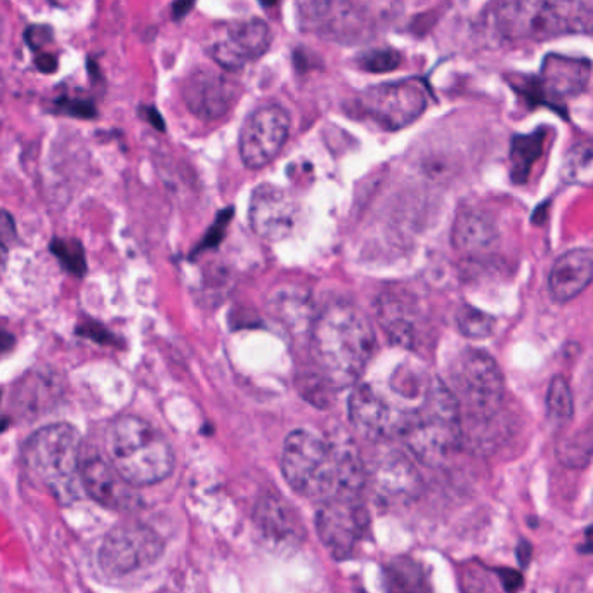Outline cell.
<instances>
[{
    "mask_svg": "<svg viewBox=\"0 0 593 593\" xmlns=\"http://www.w3.org/2000/svg\"><path fill=\"white\" fill-rule=\"evenodd\" d=\"M0 241L8 247L20 241L16 220H14L13 214L2 209V206H0Z\"/></svg>",
    "mask_w": 593,
    "mask_h": 593,
    "instance_id": "obj_33",
    "label": "cell"
},
{
    "mask_svg": "<svg viewBox=\"0 0 593 593\" xmlns=\"http://www.w3.org/2000/svg\"><path fill=\"white\" fill-rule=\"evenodd\" d=\"M452 241L462 254H481L499 241V229L490 215L478 211L460 212L453 224Z\"/></svg>",
    "mask_w": 593,
    "mask_h": 593,
    "instance_id": "obj_22",
    "label": "cell"
},
{
    "mask_svg": "<svg viewBox=\"0 0 593 593\" xmlns=\"http://www.w3.org/2000/svg\"><path fill=\"white\" fill-rule=\"evenodd\" d=\"M357 65L370 74H388L401 65V54L392 49H371L357 58Z\"/></svg>",
    "mask_w": 593,
    "mask_h": 593,
    "instance_id": "obj_29",
    "label": "cell"
},
{
    "mask_svg": "<svg viewBox=\"0 0 593 593\" xmlns=\"http://www.w3.org/2000/svg\"><path fill=\"white\" fill-rule=\"evenodd\" d=\"M290 134V116L285 108L267 104L247 118L240 133V156L247 168L257 171L275 162Z\"/></svg>",
    "mask_w": 593,
    "mask_h": 593,
    "instance_id": "obj_13",
    "label": "cell"
},
{
    "mask_svg": "<svg viewBox=\"0 0 593 593\" xmlns=\"http://www.w3.org/2000/svg\"><path fill=\"white\" fill-rule=\"evenodd\" d=\"M84 494L101 507L112 510H134L141 505L139 494L116 472L112 462L99 453H84L80 467Z\"/></svg>",
    "mask_w": 593,
    "mask_h": 593,
    "instance_id": "obj_14",
    "label": "cell"
},
{
    "mask_svg": "<svg viewBox=\"0 0 593 593\" xmlns=\"http://www.w3.org/2000/svg\"><path fill=\"white\" fill-rule=\"evenodd\" d=\"M49 250L68 275L75 276V278L86 276V250L80 241L75 238H52Z\"/></svg>",
    "mask_w": 593,
    "mask_h": 593,
    "instance_id": "obj_25",
    "label": "cell"
},
{
    "mask_svg": "<svg viewBox=\"0 0 593 593\" xmlns=\"http://www.w3.org/2000/svg\"><path fill=\"white\" fill-rule=\"evenodd\" d=\"M531 554H533V546L529 545L528 542H520L519 546H517V559H519L522 568H528Z\"/></svg>",
    "mask_w": 593,
    "mask_h": 593,
    "instance_id": "obj_36",
    "label": "cell"
},
{
    "mask_svg": "<svg viewBox=\"0 0 593 593\" xmlns=\"http://www.w3.org/2000/svg\"><path fill=\"white\" fill-rule=\"evenodd\" d=\"M370 0H296L299 22L319 34H348L366 17Z\"/></svg>",
    "mask_w": 593,
    "mask_h": 593,
    "instance_id": "obj_18",
    "label": "cell"
},
{
    "mask_svg": "<svg viewBox=\"0 0 593 593\" xmlns=\"http://www.w3.org/2000/svg\"><path fill=\"white\" fill-rule=\"evenodd\" d=\"M377 318L383 333L395 348L413 349L417 340V311L412 296L403 293H382L377 302Z\"/></svg>",
    "mask_w": 593,
    "mask_h": 593,
    "instance_id": "obj_21",
    "label": "cell"
},
{
    "mask_svg": "<svg viewBox=\"0 0 593 593\" xmlns=\"http://www.w3.org/2000/svg\"><path fill=\"white\" fill-rule=\"evenodd\" d=\"M546 415L555 424H566L575 415V400H572L571 388L563 375L552 379L548 391H546Z\"/></svg>",
    "mask_w": 593,
    "mask_h": 593,
    "instance_id": "obj_26",
    "label": "cell"
},
{
    "mask_svg": "<svg viewBox=\"0 0 593 593\" xmlns=\"http://www.w3.org/2000/svg\"><path fill=\"white\" fill-rule=\"evenodd\" d=\"M83 439L72 424L40 427L23 444V467L34 484L48 491L61 505L83 496Z\"/></svg>",
    "mask_w": 593,
    "mask_h": 593,
    "instance_id": "obj_5",
    "label": "cell"
},
{
    "mask_svg": "<svg viewBox=\"0 0 593 593\" xmlns=\"http://www.w3.org/2000/svg\"><path fill=\"white\" fill-rule=\"evenodd\" d=\"M164 552V538L150 526L118 525L99 545L98 566L104 577L116 580L151 568Z\"/></svg>",
    "mask_w": 593,
    "mask_h": 593,
    "instance_id": "obj_9",
    "label": "cell"
},
{
    "mask_svg": "<svg viewBox=\"0 0 593 593\" xmlns=\"http://www.w3.org/2000/svg\"><path fill=\"white\" fill-rule=\"evenodd\" d=\"M481 26L499 43L593 35V0H494Z\"/></svg>",
    "mask_w": 593,
    "mask_h": 593,
    "instance_id": "obj_3",
    "label": "cell"
},
{
    "mask_svg": "<svg viewBox=\"0 0 593 593\" xmlns=\"http://www.w3.org/2000/svg\"><path fill=\"white\" fill-rule=\"evenodd\" d=\"M281 472L305 499H357L366 487V464L356 447L293 430L281 450Z\"/></svg>",
    "mask_w": 593,
    "mask_h": 593,
    "instance_id": "obj_1",
    "label": "cell"
},
{
    "mask_svg": "<svg viewBox=\"0 0 593 593\" xmlns=\"http://www.w3.org/2000/svg\"><path fill=\"white\" fill-rule=\"evenodd\" d=\"M377 351L374 327L356 305L333 302L311 325V353L331 388L359 382Z\"/></svg>",
    "mask_w": 593,
    "mask_h": 593,
    "instance_id": "obj_2",
    "label": "cell"
},
{
    "mask_svg": "<svg viewBox=\"0 0 593 593\" xmlns=\"http://www.w3.org/2000/svg\"><path fill=\"white\" fill-rule=\"evenodd\" d=\"M546 142V130L538 129L533 134H519L512 139L510 162L512 179L516 182H525L531 168L542 155Z\"/></svg>",
    "mask_w": 593,
    "mask_h": 593,
    "instance_id": "obj_24",
    "label": "cell"
},
{
    "mask_svg": "<svg viewBox=\"0 0 593 593\" xmlns=\"http://www.w3.org/2000/svg\"><path fill=\"white\" fill-rule=\"evenodd\" d=\"M359 112L386 130H401L417 122L427 108V94L417 83H392L366 89L357 99Z\"/></svg>",
    "mask_w": 593,
    "mask_h": 593,
    "instance_id": "obj_11",
    "label": "cell"
},
{
    "mask_svg": "<svg viewBox=\"0 0 593 593\" xmlns=\"http://www.w3.org/2000/svg\"><path fill=\"white\" fill-rule=\"evenodd\" d=\"M452 389L462 412V446L484 452L493 446V424L505 401V379L494 357L465 349L452 366Z\"/></svg>",
    "mask_w": 593,
    "mask_h": 593,
    "instance_id": "obj_4",
    "label": "cell"
},
{
    "mask_svg": "<svg viewBox=\"0 0 593 593\" xmlns=\"http://www.w3.org/2000/svg\"><path fill=\"white\" fill-rule=\"evenodd\" d=\"M108 460L130 487H153L173 474L174 450L150 421L136 415H122L108 426Z\"/></svg>",
    "mask_w": 593,
    "mask_h": 593,
    "instance_id": "obj_6",
    "label": "cell"
},
{
    "mask_svg": "<svg viewBox=\"0 0 593 593\" xmlns=\"http://www.w3.org/2000/svg\"><path fill=\"white\" fill-rule=\"evenodd\" d=\"M78 336L87 337V339L94 340L98 344H112L113 337L101 323L84 321L77 327Z\"/></svg>",
    "mask_w": 593,
    "mask_h": 593,
    "instance_id": "obj_32",
    "label": "cell"
},
{
    "mask_svg": "<svg viewBox=\"0 0 593 593\" xmlns=\"http://www.w3.org/2000/svg\"><path fill=\"white\" fill-rule=\"evenodd\" d=\"M272 46V30L266 22L252 17L231 26L212 48V58L224 70H240L264 56Z\"/></svg>",
    "mask_w": 593,
    "mask_h": 593,
    "instance_id": "obj_17",
    "label": "cell"
},
{
    "mask_svg": "<svg viewBox=\"0 0 593 593\" xmlns=\"http://www.w3.org/2000/svg\"><path fill=\"white\" fill-rule=\"evenodd\" d=\"M382 589L386 593H432L426 568L406 555L383 566Z\"/></svg>",
    "mask_w": 593,
    "mask_h": 593,
    "instance_id": "obj_23",
    "label": "cell"
},
{
    "mask_svg": "<svg viewBox=\"0 0 593 593\" xmlns=\"http://www.w3.org/2000/svg\"><path fill=\"white\" fill-rule=\"evenodd\" d=\"M593 280L592 250H569L560 255L548 273V292L555 302H569L589 289Z\"/></svg>",
    "mask_w": 593,
    "mask_h": 593,
    "instance_id": "obj_20",
    "label": "cell"
},
{
    "mask_svg": "<svg viewBox=\"0 0 593 593\" xmlns=\"http://www.w3.org/2000/svg\"><path fill=\"white\" fill-rule=\"evenodd\" d=\"M252 522L255 540L272 554H295L304 545V520L292 503L280 494H263L255 503Z\"/></svg>",
    "mask_w": 593,
    "mask_h": 593,
    "instance_id": "obj_12",
    "label": "cell"
},
{
    "mask_svg": "<svg viewBox=\"0 0 593 593\" xmlns=\"http://www.w3.org/2000/svg\"><path fill=\"white\" fill-rule=\"evenodd\" d=\"M0 401H2V391H0ZM9 426H11V420H9L8 415H4L2 408H0V434H2Z\"/></svg>",
    "mask_w": 593,
    "mask_h": 593,
    "instance_id": "obj_39",
    "label": "cell"
},
{
    "mask_svg": "<svg viewBox=\"0 0 593 593\" xmlns=\"http://www.w3.org/2000/svg\"><path fill=\"white\" fill-rule=\"evenodd\" d=\"M370 531V514L357 499H331L316 514V533L337 560L351 559Z\"/></svg>",
    "mask_w": 593,
    "mask_h": 593,
    "instance_id": "obj_10",
    "label": "cell"
},
{
    "mask_svg": "<svg viewBox=\"0 0 593 593\" xmlns=\"http://www.w3.org/2000/svg\"><path fill=\"white\" fill-rule=\"evenodd\" d=\"M9 263V247L0 241V280L4 278L5 272H8Z\"/></svg>",
    "mask_w": 593,
    "mask_h": 593,
    "instance_id": "obj_37",
    "label": "cell"
},
{
    "mask_svg": "<svg viewBox=\"0 0 593 593\" xmlns=\"http://www.w3.org/2000/svg\"><path fill=\"white\" fill-rule=\"evenodd\" d=\"M14 349H16V337L4 327H0V362L8 359L14 353Z\"/></svg>",
    "mask_w": 593,
    "mask_h": 593,
    "instance_id": "obj_35",
    "label": "cell"
},
{
    "mask_svg": "<svg viewBox=\"0 0 593 593\" xmlns=\"http://www.w3.org/2000/svg\"><path fill=\"white\" fill-rule=\"evenodd\" d=\"M54 113L58 115L72 116V118H84L91 121L96 118L98 112L92 101L84 98H74V96H63L54 101Z\"/></svg>",
    "mask_w": 593,
    "mask_h": 593,
    "instance_id": "obj_30",
    "label": "cell"
},
{
    "mask_svg": "<svg viewBox=\"0 0 593 593\" xmlns=\"http://www.w3.org/2000/svg\"><path fill=\"white\" fill-rule=\"evenodd\" d=\"M240 87L226 75L212 70H200L188 77L185 84L186 106L202 121H219L237 103Z\"/></svg>",
    "mask_w": 593,
    "mask_h": 593,
    "instance_id": "obj_16",
    "label": "cell"
},
{
    "mask_svg": "<svg viewBox=\"0 0 593 593\" xmlns=\"http://www.w3.org/2000/svg\"><path fill=\"white\" fill-rule=\"evenodd\" d=\"M592 63L586 58L552 52L543 60L540 74L510 78V86L529 106H548L563 113L569 99L585 91L592 77Z\"/></svg>",
    "mask_w": 593,
    "mask_h": 593,
    "instance_id": "obj_8",
    "label": "cell"
},
{
    "mask_svg": "<svg viewBox=\"0 0 593 593\" xmlns=\"http://www.w3.org/2000/svg\"><path fill=\"white\" fill-rule=\"evenodd\" d=\"M593 455V424L559 444V458L569 467H581Z\"/></svg>",
    "mask_w": 593,
    "mask_h": 593,
    "instance_id": "obj_27",
    "label": "cell"
},
{
    "mask_svg": "<svg viewBox=\"0 0 593 593\" xmlns=\"http://www.w3.org/2000/svg\"><path fill=\"white\" fill-rule=\"evenodd\" d=\"M585 537L586 543L580 546V552H583V554H593V526L586 529Z\"/></svg>",
    "mask_w": 593,
    "mask_h": 593,
    "instance_id": "obj_38",
    "label": "cell"
},
{
    "mask_svg": "<svg viewBox=\"0 0 593 593\" xmlns=\"http://www.w3.org/2000/svg\"><path fill=\"white\" fill-rule=\"evenodd\" d=\"M366 484H371L377 499L386 503H406L417 496L421 488L420 476L408 456L389 452L377 458L368 470Z\"/></svg>",
    "mask_w": 593,
    "mask_h": 593,
    "instance_id": "obj_19",
    "label": "cell"
},
{
    "mask_svg": "<svg viewBox=\"0 0 593 593\" xmlns=\"http://www.w3.org/2000/svg\"><path fill=\"white\" fill-rule=\"evenodd\" d=\"M0 593H2V585H0Z\"/></svg>",
    "mask_w": 593,
    "mask_h": 593,
    "instance_id": "obj_40",
    "label": "cell"
},
{
    "mask_svg": "<svg viewBox=\"0 0 593 593\" xmlns=\"http://www.w3.org/2000/svg\"><path fill=\"white\" fill-rule=\"evenodd\" d=\"M421 464L439 465L462 447V412L452 389L434 379L401 436Z\"/></svg>",
    "mask_w": 593,
    "mask_h": 593,
    "instance_id": "obj_7",
    "label": "cell"
},
{
    "mask_svg": "<svg viewBox=\"0 0 593 593\" xmlns=\"http://www.w3.org/2000/svg\"><path fill=\"white\" fill-rule=\"evenodd\" d=\"M456 325H458L465 337L484 339V337L491 336V331H493L494 318L490 314L484 313V311L465 305L456 314Z\"/></svg>",
    "mask_w": 593,
    "mask_h": 593,
    "instance_id": "obj_28",
    "label": "cell"
},
{
    "mask_svg": "<svg viewBox=\"0 0 593 593\" xmlns=\"http://www.w3.org/2000/svg\"><path fill=\"white\" fill-rule=\"evenodd\" d=\"M496 575H499L503 589L507 590V593H517L525 585V578L514 569L500 568L496 569Z\"/></svg>",
    "mask_w": 593,
    "mask_h": 593,
    "instance_id": "obj_34",
    "label": "cell"
},
{
    "mask_svg": "<svg viewBox=\"0 0 593 593\" xmlns=\"http://www.w3.org/2000/svg\"><path fill=\"white\" fill-rule=\"evenodd\" d=\"M299 206L287 191L273 185L258 186L249 206L250 226L266 241H280L296 228Z\"/></svg>",
    "mask_w": 593,
    "mask_h": 593,
    "instance_id": "obj_15",
    "label": "cell"
},
{
    "mask_svg": "<svg viewBox=\"0 0 593 593\" xmlns=\"http://www.w3.org/2000/svg\"><path fill=\"white\" fill-rule=\"evenodd\" d=\"M25 42L31 52H35L34 56H42L48 54V46L54 42V34L48 25H34L28 26L25 31Z\"/></svg>",
    "mask_w": 593,
    "mask_h": 593,
    "instance_id": "obj_31",
    "label": "cell"
}]
</instances>
